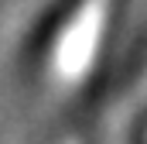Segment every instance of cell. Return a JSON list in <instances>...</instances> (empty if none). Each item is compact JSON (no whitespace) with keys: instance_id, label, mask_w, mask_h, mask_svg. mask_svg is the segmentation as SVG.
<instances>
[{"instance_id":"1","label":"cell","mask_w":147,"mask_h":144,"mask_svg":"<svg viewBox=\"0 0 147 144\" xmlns=\"http://www.w3.org/2000/svg\"><path fill=\"white\" fill-rule=\"evenodd\" d=\"M106 10H110V0H86L82 10L75 14V21L65 28V41L58 48V62L62 69H86L89 55L96 52V41H99V31L106 24Z\"/></svg>"}]
</instances>
